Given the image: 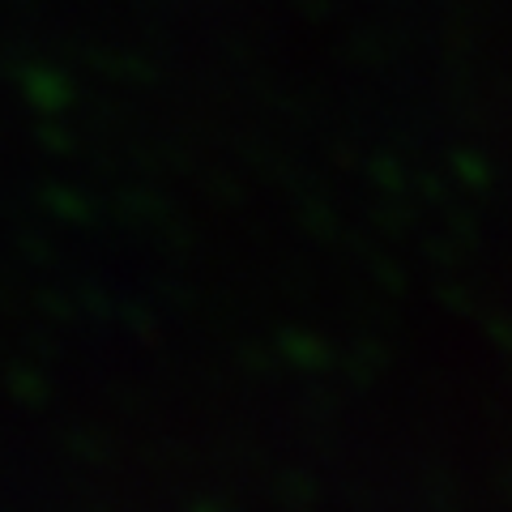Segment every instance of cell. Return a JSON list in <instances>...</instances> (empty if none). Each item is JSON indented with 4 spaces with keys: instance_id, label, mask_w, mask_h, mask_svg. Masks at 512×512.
<instances>
[]
</instances>
